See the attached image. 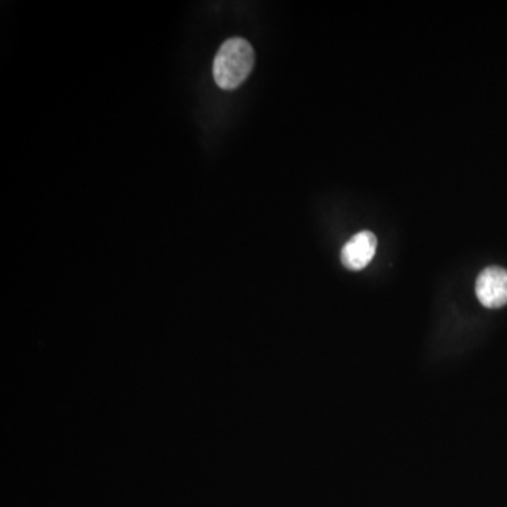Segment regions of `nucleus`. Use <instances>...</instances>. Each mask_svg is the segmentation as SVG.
<instances>
[{"label": "nucleus", "instance_id": "obj_1", "mask_svg": "<svg viewBox=\"0 0 507 507\" xmlns=\"http://www.w3.org/2000/svg\"><path fill=\"white\" fill-rule=\"evenodd\" d=\"M256 62L254 48L244 38L234 37L223 43L213 62V77L225 91L237 89L244 84Z\"/></svg>", "mask_w": 507, "mask_h": 507}, {"label": "nucleus", "instance_id": "obj_2", "mask_svg": "<svg viewBox=\"0 0 507 507\" xmlns=\"http://www.w3.org/2000/svg\"><path fill=\"white\" fill-rule=\"evenodd\" d=\"M478 299L487 309L507 305V271L501 266H487L477 279Z\"/></svg>", "mask_w": 507, "mask_h": 507}, {"label": "nucleus", "instance_id": "obj_3", "mask_svg": "<svg viewBox=\"0 0 507 507\" xmlns=\"http://www.w3.org/2000/svg\"><path fill=\"white\" fill-rule=\"evenodd\" d=\"M378 240L371 232H361L346 242L341 249V261L351 271H361L370 266L377 252Z\"/></svg>", "mask_w": 507, "mask_h": 507}]
</instances>
